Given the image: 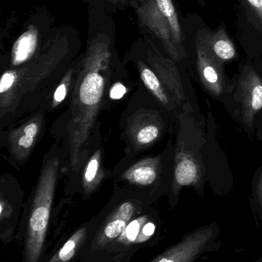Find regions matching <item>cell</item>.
Returning <instances> with one entry per match:
<instances>
[{
	"instance_id": "cell-6",
	"label": "cell",
	"mask_w": 262,
	"mask_h": 262,
	"mask_svg": "<svg viewBox=\"0 0 262 262\" xmlns=\"http://www.w3.org/2000/svg\"><path fill=\"white\" fill-rule=\"evenodd\" d=\"M163 156H125L110 171L109 179L118 189L152 198L159 189L163 175Z\"/></svg>"
},
{
	"instance_id": "cell-18",
	"label": "cell",
	"mask_w": 262,
	"mask_h": 262,
	"mask_svg": "<svg viewBox=\"0 0 262 262\" xmlns=\"http://www.w3.org/2000/svg\"><path fill=\"white\" fill-rule=\"evenodd\" d=\"M77 62H78V59H76V61L71 66L70 69L67 71L46 104L41 107L47 112L48 115L54 113L61 108L65 103L67 102V104H69L71 93L75 82V75H76Z\"/></svg>"
},
{
	"instance_id": "cell-5",
	"label": "cell",
	"mask_w": 262,
	"mask_h": 262,
	"mask_svg": "<svg viewBox=\"0 0 262 262\" xmlns=\"http://www.w3.org/2000/svg\"><path fill=\"white\" fill-rule=\"evenodd\" d=\"M140 25L163 45L173 61L185 55V34L172 0H134Z\"/></svg>"
},
{
	"instance_id": "cell-20",
	"label": "cell",
	"mask_w": 262,
	"mask_h": 262,
	"mask_svg": "<svg viewBox=\"0 0 262 262\" xmlns=\"http://www.w3.org/2000/svg\"><path fill=\"white\" fill-rule=\"evenodd\" d=\"M154 223L151 221V217L148 215H143L138 217L135 220H132L128 225L127 227L123 231L120 235L118 241L124 245H129L135 243L136 242H142L139 237L148 239L149 238L145 234H142L141 231L146 230L148 228L152 226Z\"/></svg>"
},
{
	"instance_id": "cell-26",
	"label": "cell",
	"mask_w": 262,
	"mask_h": 262,
	"mask_svg": "<svg viewBox=\"0 0 262 262\" xmlns=\"http://www.w3.org/2000/svg\"><path fill=\"white\" fill-rule=\"evenodd\" d=\"M199 1H200V3H201V4L204 5V4H205V3H206V2H207V1H208V0H199Z\"/></svg>"
},
{
	"instance_id": "cell-12",
	"label": "cell",
	"mask_w": 262,
	"mask_h": 262,
	"mask_svg": "<svg viewBox=\"0 0 262 262\" xmlns=\"http://www.w3.org/2000/svg\"><path fill=\"white\" fill-rule=\"evenodd\" d=\"M195 48L197 69L201 83L212 95H221L226 89L223 63L209 52L199 31L195 38Z\"/></svg>"
},
{
	"instance_id": "cell-24",
	"label": "cell",
	"mask_w": 262,
	"mask_h": 262,
	"mask_svg": "<svg viewBox=\"0 0 262 262\" xmlns=\"http://www.w3.org/2000/svg\"><path fill=\"white\" fill-rule=\"evenodd\" d=\"M106 1L109 2V3H113L115 5L121 4L125 5L126 0H106Z\"/></svg>"
},
{
	"instance_id": "cell-7",
	"label": "cell",
	"mask_w": 262,
	"mask_h": 262,
	"mask_svg": "<svg viewBox=\"0 0 262 262\" xmlns=\"http://www.w3.org/2000/svg\"><path fill=\"white\" fill-rule=\"evenodd\" d=\"M47 112L38 109L9 128L1 130L0 145L6 149V160L15 169L23 167L43 137Z\"/></svg>"
},
{
	"instance_id": "cell-4",
	"label": "cell",
	"mask_w": 262,
	"mask_h": 262,
	"mask_svg": "<svg viewBox=\"0 0 262 262\" xmlns=\"http://www.w3.org/2000/svg\"><path fill=\"white\" fill-rule=\"evenodd\" d=\"M152 95L137 83L120 118V139L125 155H141L160 140L166 130V120Z\"/></svg>"
},
{
	"instance_id": "cell-14",
	"label": "cell",
	"mask_w": 262,
	"mask_h": 262,
	"mask_svg": "<svg viewBox=\"0 0 262 262\" xmlns=\"http://www.w3.org/2000/svg\"><path fill=\"white\" fill-rule=\"evenodd\" d=\"M241 117L245 124L252 126L255 117L262 109V81L255 71L250 69L239 81Z\"/></svg>"
},
{
	"instance_id": "cell-2",
	"label": "cell",
	"mask_w": 262,
	"mask_h": 262,
	"mask_svg": "<svg viewBox=\"0 0 262 262\" xmlns=\"http://www.w3.org/2000/svg\"><path fill=\"white\" fill-rule=\"evenodd\" d=\"M76 60L66 38L44 45L27 62L3 69L0 78V129L9 128L41 108Z\"/></svg>"
},
{
	"instance_id": "cell-1",
	"label": "cell",
	"mask_w": 262,
	"mask_h": 262,
	"mask_svg": "<svg viewBox=\"0 0 262 262\" xmlns=\"http://www.w3.org/2000/svg\"><path fill=\"white\" fill-rule=\"evenodd\" d=\"M115 63L110 38L98 34L89 41L77 62L76 75L67 108L51 126L55 142L64 149L65 180L67 193L77 192L78 174L89 157L100 115L110 107L109 89L126 73Z\"/></svg>"
},
{
	"instance_id": "cell-25",
	"label": "cell",
	"mask_w": 262,
	"mask_h": 262,
	"mask_svg": "<svg viewBox=\"0 0 262 262\" xmlns=\"http://www.w3.org/2000/svg\"><path fill=\"white\" fill-rule=\"evenodd\" d=\"M255 262H262V256L259 257V258H257L256 261Z\"/></svg>"
},
{
	"instance_id": "cell-21",
	"label": "cell",
	"mask_w": 262,
	"mask_h": 262,
	"mask_svg": "<svg viewBox=\"0 0 262 262\" xmlns=\"http://www.w3.org/2000/svg\"><path fill=\"white\" fill-rule=\"evenodd\" d=\"M86 228L77 230L48 262H70L86 238Z\"/></svg>"
},
{
	"instance_id": "cell-3",
	"label": "cell",
	"mask_w": 262,
	"mask_h": 262,
	"mask_svg": "<svg viewBox=\"0 0 262 262\" xmlns=\"http://www.w3.org/2000/svg\"><path fill=\"white\" fill-rule=\"evenodd\" d=\"M64 149L54 142L43 160L32 191L25 243V262H38L43 252L58 181L65 177Z\"/></svg>"
},
{
	"instance_id": "cell-19",
	"label": "cell",
	"mask_w": 262,
	"mask_h": 262,
	"mask_svg": "<svg viewBox=\"0 0 262 262\" xmlns=\"http://www.w3.org/2000/svg\"><path fill=\"white\" fill-rule=\"evenodd\" d=\"M241 25H247L252 33H258L262 36V0H241Z\"/></svg>"
},
{
	"instance_id": "cell-22",
	"label": "cell",
	"mask_w": 262,
	"mask_h": 262,
	"mask_svg": "<svg viewBox=\"0 0 262 262\" xmlns=\"http://www.w3.org/2000/svg\"><path fill=\"white\" fill-rule=\"evenodd\" d=\"M128 77L127 72L124 75L120 76L119 78H117L113 83L112 86L109 89V101L110 107H112V102L115 101H119L122 98H124L131 90L132 88L129 87L127 84L133 83V81L131 79H126Z\"/></svg>"
},
{
	"instance_id": "cell-11",
	"label": "cell",
	"mask_w": 262,
	"mask_h": 262,
	"mask_svg": "<svg viewBox=\"0 0 262 262\" xmlns=\"http://www.w3.org/2000/svg\"><path fill=\"white\" fill-rule=\"evenodd\" d=\"M143 59L155 72L178 105L186 101L183 81L173 60L163 56L151 41L146 51V58Z\"/></svg>"
},
{
	"instance_id": "cell-13",
	"label": "cell",
	"mask_w": 262,
	"mask_h": 262,
	"mask_svg": "<svg viewBox=\"0 0 262 262\" xmlns=\"http://www.w3.org/2000/svg\"><path fill=\"white\" fill-rule=\"evenodd\" d=\"M201 170L195 155L185 148L183 142L178 141L175 155L172 195L176 203L180 191L185 186H199Z\"/></svg>"
},
{
	"instance_id": "cell-15",
	"label": "cell",
	"mask_w": 262,
	"mask_h": 262,
	"mask_svg": "<svg viewBox=\"0 0 262 262\" xmlns=\"http://www.w3.org/2000/svg\"><path fill=\"white\" fill-rule=\"evenodd\" d=\"M40 42L38 28L33 25L28 26L26 32L21 34L14 42L9 60L2 70L18 67L36 56L44 46H41Z\"/></svg>"
},
{
	"instance_id": "cell-9",
	"label": "cell",
	"mask_w": 262,
	"mask_h": 262,
	"mask_svg": "<svg viewBox=\"0 0 262 262\" xmlns=\"http://www.w3.org/2000/svg\"><path fill=\"white\" fill-rule=\"evenodd\" d=\"M149 199L147 195L129 190L127 198L120 200L102 226L95 239V248H104L118 238L138 209L143 208L145 202Z\"/></svg>"
},
{
	"instance_id": "cell-8",
	"label": "cell",
	"mask_w": 262,
	"mask_h": 262,
	"mask_svg": "<svg viewBox=\"0 0 262 262\" xmlns=\"http://www.w3.org/2000/svg\"><path fill=\"white\" fill-rule=\"evenodd\" d=\"M220 235L221 229L216 223L197 228L149 262H197L219 249Z\"/></svg>"
},
{
	"instance_id": "cell-16",
	"label": "cell",
	"mask_w": 262,
	"mask_h": 262,
	"mask_svg": "<svg viewBox=\"0 0 262 262\" xmlns=\"http://www.w3.org/2000/svg\"><path fill=\"white\" fill-rule=\"evenodd\" d=\"M133 62L139 76V84H141L153 96V98L158 101V104L168 113H172L178 104L169 95L155 72L148 66L143 58H135Z\"/></svg>"
},
{
	"instance_id": "cell-10",
	"label": "cell",
	"mask_w": 262,
	"mask_h": 262,
	"mask_svg": "<svg viewBox=\"0 0 262 262\" xmlns=\"http://www.w3.org/2000/svg\"><path fill=\"white\" fill-rule=\"evenodd\" d=\"M109 177L110 171L105 165V149L100 130L95 136L89 157L78 174L77 192H81L87 198L96 192Z\"/></svg>"
},
{
	"instance_id": "cell-17",
	"label": "cell",
	"mask_w": 262,
	"mask_h": 262,
	"mask_svg": "<svg viewBox=\"0 0 262 262\" xmlns=\"http://www.w3.org/2000/svg\"><path fill=\"white\" fill-rule=\"evenodd\" d=\"M199 32L209 52L218 61L224 64L236 58L238 55L236 47L225 27H219L213 32L201 29Z\"/></svg>"
},
{
	"instance_id": "cell-23",
	"label": "cell",
	"mask_w": 262,
	"mask_h": 262,
	"mask_svg": "<svg viewBox=\"0 0 262 262\" xmlns=\"http://www.w3.org/2000/svg\"><path fill=\"white\" fill-rule=\"evenodd\" d=\"M255 208L258 216L262 222V174L260 175L258 183H256V188L255 192Z\"/></svg>"
}]
</instances>
